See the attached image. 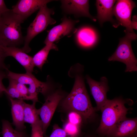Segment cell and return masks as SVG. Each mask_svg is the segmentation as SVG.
Here are the masks:
<instances>
[{"label":"cell","instance_id":"obj_20","mask_svg":"<svg viewBox=\"0 0 137 137\" xmlns=\"http://www.w3.org/2000/svg\"><path fill=\"white\" fill-rule=\"evenodd\" d=\"M2 123L3 137H29L25 130L20 131L14 129L8 121L3 120Z\"/></svg>","mask_w":137,"mask_h":137},{"label":"cell","instance_id":"obj_6","mask_svg":"<svg viewBox=\"0 0 137 137\" xmlns=\"http://www.w3.org/2000/svg\"><path fill=\"white\" fill-rule=\"evenodd\" d=\"M7 77L15 80L25 85H28V90L31 100L33 102L38 101V94L41 93L45 95L49 89L48 82H43L38 80L32 74L26 72L19 74L13 72L8 69L6 70Z\"/></svg>","mask_w":137,"mask_h":137},{"label":"cell","instance_id":"obj_13","mask_svg":"<svg viewBox=\"0 0 137 137\" xmlns=\"http://www.w3.org/2000/svg\"><path fill=\"white\" fill-rule=\"evenodd\" d=\"M116 0H97L96 5L97 11V18L101 25L105 22L109 21L115 28L119 25L113 18V9Z\"/></svg>","mask_w":137,"mask_h":137},{"label":"cell","instance_id":"obj_19","mask_svg":"<svg viewBox=\"0 0 137 137\" xmlns=\"http://www.w3.org/2000/svg\"><path fill=\"white\" fill-rule=\"evenodd\" d=\"M36 104L33 102L32 104H30L24 102L23 103L24 122L31 125L40 120L38 109L36 107Z\"/></svg>","mask_w":137,"mask_h":137},{"label":"cell","instance_id":"obj_24","mask_svg":"<svg viewBox=\"0 0 137 137\" xmlns=\"http://www.w3.org/2000/svg\"><path fill=\"white\" fill-rule=\"evenodd\" d=\"M30 137H44L42 125L40 119L31 125Z\"/></svg>","mask_w":137,"mask_h":137},{"label":"cell","instance_id":"obj_30","mask_svg":"<svg viewBox=\"0 0 137 137\" xmlns=\"http://www.w3.org/2000/svg\"><path fill=\"white\" fill-rule=\"evenodd\" d=\"M137 18L136 15H134L132 16V20L131 21V26L132 28L137 30Z\"/></svg>","mask_w":137,"mask_h":137},{"label":"cell","instance_id":"obj_2","mask_svg":"<svg viewBox=\"0 0 137 137\" xmlns=\"http://www.w3.org/2000/svg\"><path fill=\"white\" fill-rule=\"evenodd\" d=\"M126 101L121 97L108 100L100 110L102 114L97 130L98 134L106 137L115 126L126 116L129 110L125 105Z\"/></svg>","mask_w":137,"mask_h":137},{"label":"cell","instance_id":"obj_29","mask_svg":"<svg viewBox=\"0 0 137 137\" xmlns=\"http://www.w3.org/2000/svg\"><path fill=\"white\" fill-rule=\"evenodd\" d=\"M10 10L7 7L4 0H0V15Z\"/></svg>","mask_w":137,"mask_h":137},{"label":"cell","instance_id":"obj_15","mask_svg":"<svg viewBox=\"0 0 137 137\" xmlns=\"http://www.w3.org/2000/svg\"><path fill=\"white\" fill-rule=\"evenodd\" d=\"M6 57L11 56L14 58L25 68L26 72L32 73L35 66L32 57L29 56L21 48L16 47L3 46Z\"/></svg>","mask_w":137,"mask_h":137},{"label":"cell","instance_id":"obj_22","mask_svg":"<svg viewBox=\"0 0 137 137\" xmlns=\"http://www.w3.org/2000/svg\"><path fill=\"white\" fill-rule=\"evenodd\" d=\"M64 130L69 137H79L80 129L79 126L68 122L64 126Z\"/></svg>","mask_w":137,"mask_h":137},{"label":"cell","instance_id":"obj_5","mask_svg":"<svg viewBox=\"0 0 137 137\" xmlns=\"http://www.w3.org/2000/svg\"><path fill=\"white\" fill-rule=\"evenodd\" d=\"M53 9L47 7V5L41 7L34 20L27 29V35L24 40V44L21 49L26 53L31 50L29 45L31 41L37 35L44 30L49 25L55 24L56 21L51 15L54 13Z\"/></svg>","mask_w":137,"mask_h":137},{"label":"cell","instance_id":"obj_17","mask_svg":"<svg viewBox=\"0 0 137 137\" xmlns=\"http://www.w3.org/2000/svg\"><path fill=\"white\" fill-rule=\"evenodd\" d=\"M76 39L80 46L85 47L94 45L97 40V36L95 31L89 27H83L77 31Z\"/></svg>","mask_w":137,"mask_h":137},{"label":"cell","instance_id":"obj_14","mask_svg":"<svg viewBox=\"0 0 137 137\" xmlns=\"http://www.w3.org/2000/svg\"><path fill=\"white\" fill-rule=\"evenodd\" d=\"M61 2L62 7L66 12L88 17L93 21H96V19L89 12V0H64Z\"/></svg>","mask_w":137,"mask_h":137},{"label":"cell","instance_id":"obj_28","mask_svg":"<svg viewBox=\"0 0 137 137\" xmlns=\"http://www.w3.org/2000/svg\"><path fill=\"white\" fill-rule=\"evenodd\" d=\"M3 70L0 69V97L4 93H5L6 91V88L3 85V80L7 77V72Z\"/></svg>","mask_w":137,"mask_h":137},{"label":"cell","instance_id":"obj_23","mask_svg":"<svg viewBox=\"0 0 137 137\" xmlns=\"http://www.w3.org/2000/svg\"><path fill=\"white\" fill-rule=\"evenodd\" d=\"M9 98L24 100L22 96L20 94L15 86L11 83L9 82L8 86L6 88V91L5 93Z\"/></svg>","mask_w":137,"mask_h":137},{"label":"cell","instance_id":"obj_16","mask_svg":"<svg viewBox=\"0 0 137 137\" xmlns=\"http://www.w3.org/2000/svg\"><path fill=\"white\" fill-rule=\"evenodd\" d=\"M11 105V113L12 124L17 130H25L23 100L9 98Z\"/></svg>","mask_w":137,"mask_h":137},{"label":"cell","instance_id":"obj_25","mask_svg":"<svg viewBox=\"0 0 137 137\" xmlns=\"http://www.w3.org/2000/svg\"><path fill=\"white\" fill-rule=\"evenodd\" d=\"M81 116L75 112L71 111L68 116V122L74 124L79 126L81 120Z\"/></svg>","mask_w":137,"mask_h":137},{"label":"cell","instance_id":"obj_4","mask_svg":"<svg viewBox=\"0 0 137 137\" xmlns=\"http://www.w3.org/2000/svg\"><path fill=\"white\" fill-rule=\"evenodd\" d=\"M125 36L120 38L118 46L114 53L108 59L109 61H117L126 65L125 72L137 71V60L133 51L131 43L136 40L137 35L134 33L127 32Z\"/></svg>","mask_w":137,"mask_h":137},{"label":"cell","instance_id":"obj_26","mask_svg":"<svg viewBox=\"0 0 137 137\" xmlns=\"http://www.w3.org/2000/svg\"><path fill=\"white\" fill-rule=\"evenodd\" d=\"M49 137H69L64 130L56 125H54L52 132Z\"/></svg>","mask_w":137,"mask_h":137},{"label":"cell","instance_id":"obj_12","mask_svg":"<svg viewBox=\"0 0 137 137\" xmlns=\"http://www.w3.org/2000/svg\"><path fill=\"white\" fill-rule=\"evenodd\" d=\"M50 0H20L12 7V11L23 21L43 6L52 1Z\"/></svg>","mask_w":137,"mask_h":137},{"label":"cell","instance_id":"obj_32","mask_svg":"<svg viewBox=\"0 0 137 137\" xmlns=\"http://www.w3.org/2000/svg\"><path fill=\"white\" fill-rule=\"evenodd\" d=\"M1 15H0V18H1Z\"/></svg>","mask_w":137,"mask_h":137},{"label":"cell","instance_id":"obj_10","mask_svg":"<svg viewBox=\"0 0 137 137\" xmlns=\"http://www.w3.org/2000/svg\"><path fill=\"white\" fill-rule=\"evenodd\" d=\"M86 78L96 104L95 109L100 110L108 99L107 96V93L109 91L108 79L106 77L102 76L99 81H97L87 75Z\"/></svg>","mask_w":137,"mask_h":137},{"label":"cell","instance_id":"obj_3","mask_svg":"<svg viewBox=\"0 0 137 137\" xmlns=\"http://www.w3.org/2000/svg\"><path fill=\"white\" fill-rule=\"evenodd\" d=\"M23 21L10 9L1 15L0 42L3 45L16 47L23 41L21 24Z\"/></svg>","mask_w":137,"mask_h":137},{"label":"cell","instance_id":"obj_18","mask_svg":"<svg viewBox=\"0 0 137 137\" xmlns=\"http://www.w3.org/2000/svg\"><path fill=\"white\" fill-rule=\"evenodd\" d=\"M51 49L57 50V47L54 43H50L45 46L32 57L34 65L41 70L46 62L50 51Z\"/></svg>","mask_w":137,"mask_h":137},{"label":"cell","instance_id":"obj_31","mask_svg":"<svg viewBox=\"0 0 137 137\" xmlns=\"http://www.w3.org/2000/svg\"><path fill=\"white\" fill-rule=\"evenodd\" d=\"M84 137H96L94 136H85Z\"/></svg>","mask_w":137,"mask_h":137},{"label":"cell","instance_id":"obj_27","mask_svg":"<svg viewBox=\"0 0 137 137\" xmlns=\"http://www.w3.org/2000/svg\"><path fill=\"white\" fill-rule=\"evenodd\" d=\"M3 46L0 42V69L6 71L8 69L4 63V60L6 57L3 48Z\"/></svg>","mask_w":137,"mask_h":137},{"label":"cell","instance_id":"obj_1","mask_svg":"<svg viewBox=\"0 0 137 137\" xmlns=\"http://www.w3.org/2000/svg\"><path fill=\"white\" fill-rule=\"evenodd\" d=\"M81 69L76 74L72 89L63 100V105L67 109L77 112L88 119L94 116L95 109L92 105L88 93Z\"/></svg>","mask_w":137,"mask_h":137},{"label":"cell","instance_id":"obj_33","mask_svg":"<svg viewBox=\"0 0 137 137\" xmlns=\"http://www.w3.org/2000/svg\"><path fill=\"white\" fill-rule=\"evenodd\" d=\"M1 133V132H0V134Z\"/></svg>","mask_w":137,"mask_h":137},{"label":"cell","instance_id":"obj_7","mask_svg":"<svg viewBox=\"0 0 137 137\" xmlns=\"http://www.w3.org/2000/svg\"><path fill=\"white\" fill-rule=\"evenodd\" d=\"M136 7L135 2L131 0H117L114 5L113 15L119 24L125 28V33H134L131 26V16L133 9Z\"/></svg>","mask_w":137,"mask_h":137},{"label":"cell","instance_id":"obj_34","mask_svg":"<svg viewBox=\"0 0 137 137\" xmlns=\"http://www.w3.org/2000/svg\"></svg>","mask_w":137,"mask_h":137},{"label":"cell","instance_id":"obj_9","mask_svg":"<svg viewBox=\"0 0 137 137\" xmlns=\"http://www.w3.org/2000/svg\"><path fill=\"white\" fill-rule=\"evenodd\" d=\"M63 96L58 92L48 96L41 107L38 109L42 125L44 135H45L53 116Z\"/></svg>","mask_w":137,"mask_h":137},{"label":"cell","instance_id":"obj_11","mask_svg":"<svg viewBox=\"0 0 137 137\" xmlns=\"http://www.w3.org/2000/svg\"><path fill=\"white\" fill-rule=\"evenodd\" d=\"M137 137V118L126 116L112 128L106 137Z\"/></svg>","mask_w":137,"mask_h":137},{"label":"cell","instance_id":"obj_8","mask_svg":"<svg viewBox=\"0 0 137 137\" xmlns=\"http://www.w3.org/2000/svg\"><path fill=\"white\" fill-rule=\"evenodd\" d=\"M78 21L64 17L60 24L47 31V35L44 43L45 45L54 43L65 36L70 37L77 32V29L75 28V25Z\"/></svg>","mask_w":137,"mask_h":137},{"label":"cell","instance_id":"obj_21","mask_svg":"<svg viewBox=\"0 0 137 137\" xmlns=\"http://www.w3.org/2000/svg\"><path fill=\"white\" fill-rule=\"evenodd\" d=\"M9 82L11 83L16 88L23 98L24 100H31L28 88L25 84L20 83L16 81L9 79Z\"/></svg>","mask_w":137,"mask_h":137}]
</instances>
